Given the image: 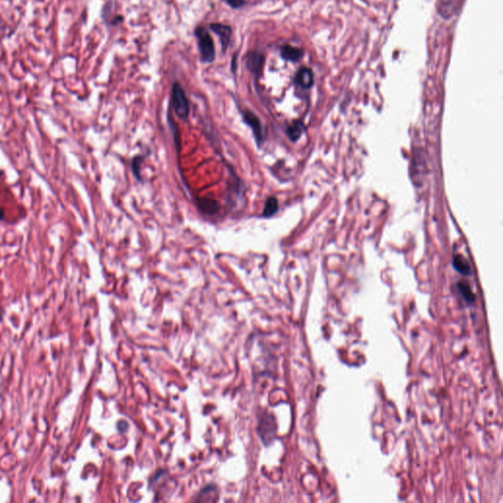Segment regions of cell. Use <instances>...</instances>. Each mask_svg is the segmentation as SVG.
Wrapping results in <instances>:
<instances>
[{"instance_id":"1","label":"cell","mask_w":503,"mask_h":503,"mask_svg":"<svg viewBox=\"0 0 503 503\" xmlns=\"http://www.w3.org/2000/svg\"><path fill=\"white\" fill-rule=\"evenodd\" d=\"M195 35L198 40L201 60L203 63H212L215 59V48L209 32L204 27L200 26L195 29Z\"/></svg>"},{"instance_id":"2","label":"cell","mask_w":503,"mask_h":503,"mask_svg":"<svg viewBox=\"0 0 503 503\" xmlns=\"http://www.w3.org/2000/svg\"><path fill=\"white\" fill-rule=\"evenodd\" d=\"M171 105H172L176 115L180 119L185 120L188 118L189 113H190L189 101H188V99H187L184 89L178 82H175L172 87Z\"/></svg>"},{"instance_id":"3","label":"cell","mask_w":503,"mask_h":503,"mask_svg":"<svg viewBox=\"0 0 503 503\" xmlns=\"http://www.w3.org/2000/svg\"><path fill=\"white\" fill-rule=\"evenodd\" d=\"M275 431H276V426H275V422H274V419L272 418V416H270V415L263 416L262 420L260 422L259 428H258V432H259V435L262 436L263 441L266 444H267V441H271L273 439Z\"/></svg>"},{"instance_id":"4","label":"cell","mask_w":503,"mask_h":503,"mask_svg":"<svg viewBox=\"0 0 503 503\" xmlns=\"http://www.w3.org/2000/svg\"><path fill=\"white\" fill-rule=\"evenodd\" d=\"M243 120L253 130V133L256 137L258 146L260 147L264 140V134H263V126H262V123H261L259 117L254 112L247 110L243 113Z\"/></svg>"},{"instance_id":"5","label":"cell","mask_w":503,"mask_h":503,"mask_svg":"<svg viewBox=\"0 0 503 503\" xmlns=\"http://www.w3.org/2000/svg\"><path fill=\"white\" fill-rule=\"evenodd\" d=\"M209 29L219 36L222 52H226V50L230 44L232 29L229 26L223 25L220 23H211L209 25Z\"/></svg>"},{"instance_id":"6","label":"cell","mask_w":503,"mask_h":503,"mask_svg":"<svg viewBox=\"0 0 503 503\" xmlns=\"http://www.w3.org/2000/svg\"><path fill=\"white\" fill-rule=\"evenodd\" d=\"M264 62H265V56L261 52L250 51L249 53H247V57H246L247 68L255 76L260 75V73L262 72Z\"/></svg>"},{"instance_id":"7","label":"cell","mask_w":503,"mask_h":503,"mask_svg":"<svg viewBox=\"0 0 503 503\" xmlns=\"http://www.w3.org/2000/svg\"><path fill=\"white\" fill-rule=\"evenodd\" d=\"M295 83L297 86H299L303 89H308V88L312 87V85L314 83V77H313L312 71L308 68H301L295 76Z\"/></svg>"},{"instance_id":"8","label":"cell","mask_w":503,"mask_h":503,"mask_svg":"<svg viewBox=\"0 0 503 503\" xmlns=\"http://www.w3.org/2000/svg\"><path fill=\"white\" fill-rule=\"evenodd\" d=\"M280 54L284 60L296 62L301 59V57L303 55V51L301 49L293 47L291 45H283L280 48Z\"/></svg>"},{"instance_id":"9","label":"cell","mask_w":503,"mask_h":503,"mask_svg":"<svg viewBox=\"0 0 503 503\" xmlns=\"http://www.w3.org/2000/svg\"><path fill=\"white\" fill-rule=\"evenodd\" d=\"M452 264H453V268L459 273H461L463 275H471V273H472L471 267H470L468 261L464 257H462L460 255L455 256Z\"/></svg>"},{"instance_id":"10","label":"cell","mask_w":503,"mask_h":503,"mask_svg":"<svg viewBox=\"0 0 503 503\" xmlns=\"http://www.w3.org/2000/svg\"><path fill=\"white\" fill-rule=\"evenodd\" d=\"M457 288H458V291L461 294L462 298L468 304H473L476 301V295L474 294L471 287L466 282H459L457 284Z\"/></svg>"},{"instance_id":"11","label":"cell","mask_w":503,"mask_h":503,"mask_svg":"<svg viewBox=\"0 0 503 503\" xmlns=\"http://www.w3.org/2000/svg\"><path fill=\"white\" fill-rule=\"evenodd\" d=\"M278 211V201L275 197H269L265 203L263 216L270 217Z\"/></svg>"},{"instance_id":"12","label":"cell","mask_w":503,"mask_h":503,"mask_svg":"<svg viewBox=\"0 0 503 503\" xmlns=\"http://www.w3.org/2000/svg\"><path fill=\"white\" fill-rule=\"evenodd\" d=\"M303 132H304V125L301 122H299V121L294 122L287 129L288 137L293 142H296L297 140H299V138L301 137Z\"/></svg>"},{"instance_id":"13","label":"cell","mask_w":503,"mask_h":503,"mask_svg":"<svg viewBox=\"0 0 503 503\" xmlns=\"http://www.w3.org/2000/svg\"><path fill=\"white\" fill-rule=\"evenodd\" d=\"M199 202H200V206L201 207V209L206 213L211 214V213L216 212V210H217V202L212 200L202 199V200L199 201Z\"/></svg>"},{"instance_id":"14","label":"cell","mask_w":503,"mask_h":503,"mask_svg":"<svg viewBox=\"0 0 503 503\" xmlns=\"http://www.w3.org/2000/svg\"><path fill=\"white\" fill-rule=\"evenodd\" d=\"M209 495H216V487L215 486H211V487L207 486V487H205L203 490H201L197 495V497L195 498V501L198 502L201 497L205 496V498H203L201 502H211V500L209 499V497H210Z\"/></svg>"},{"instance_id":"15","label":"cell","mask_w":503,"mask_h":503,"mask_svg":"<svg viewBox=\"0 0 503 503\" xmlns=\"http://www.w3.org/2000/svg\"><path fill=\"white\" fill-rule=\"evenodd\" d=\"M143 160L144 157H136L132 161V170L138 180H141V165L143 163Z\"/></svg>"},{"instance_id":"16","label":"cell","mask_w":503,"mask_h":503,"mask_svg":"<svg viewBox=\"0 0 503 503\" xmlns=\"http://www.w3.org/2000/svg\"><path fill=\"white\" fill-rule=\"evenodd\" d=\"M227 5L233 9H239L245 5V0H223Z\"/></svg>"}]
</instances>
